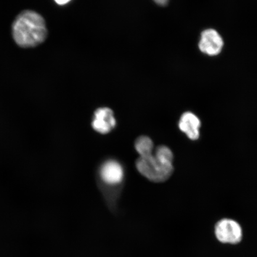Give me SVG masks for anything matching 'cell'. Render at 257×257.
Returning <instances> with one entry per match:
<instances>
[{
	"instance_id": "cell-6",
	"label": "cell",
	"mask_w": 257,
	"mask_h": 257,
	"mask_svg": "<svg viewBox=\"0 0 257 257\" xmlns=\"http://www.w3.org/2000/svg\"><path fill=\"white\" fill-rule=\"evenodd\" d=\"M201 121L199 118L191 112L182 115L179 122V127L191 140H197L200 137Z\"/></svg>"
},
{
	"instance_id": "cell-8",
	"label": "cell",
	"mask_w": 257,
	"mask_h": 257,
	"mask_svg": "<svg viewBox=\"0 0 257 257\" xmlns=\"http://www.w3.org/2000/svg\"><path fill=\"white\" fill-rule=\"evenodd\" d=\"M135 147L140 156H142L153 152L154 145L152 140L149 137L141 136L137 138Z\"/></svg>"
},
{
	"instance_id": "cell-10",
	"label": "cell",
	"mask_w": 257,
	"mask_h": 257,
	"mask_svg": "<svg viewBox=\"0 0 257 257\" xmlns=\"http://www.w3.org/2000/svg\"><path fill=\"white\" fill-rule=\"evenodd\" d=\"M168 1L169 0H154V2H155L156 4L162 6L166 5Z\"/></svg>"
},
{
	"instance_id": "cell-1",
	"label": "cell",
	"mask_w": 257,
	"mask_h": 257,
	"mask_svg": "<svg viewBox=\"0 0 257 257\" xmlns=\"http://www.w3.org/2000/svg\"><path fill=\"white\" fill-rule=\"evenodd\" d=\"M48 34L43 16L32 11L22 12L12 25V35L16 43L22 48L39 46L46 40Z\"/></svg>"
},
{
	"instance_id": "cell-4",
	"label": "cell",
	"mask_w": 257,
	"mask_h": 257,
	"mask_svg": "<svg viewBox=\"0 0 257 257\" xmlns=\"http://www.w3.org/2000/svg\"><path fill=\"white\" fill-rule=\"evenodd\" d=\"M223 45L222 38L216 30L208 29L202 32L199 43L201 52L210 56H217L222 50Z\"/></svg>"
},
{
	"instance_id": "cell-9",
	"label": "cell",
	"mask_w": 257,
	"mask_h": 257,
	"mask_svg": "<svg viewBox=\"0 0 257 257\" xmlns=\"http://www.w3.org/2000/svg\"><path fill=\"white\" fill-rule=\"evenodd\" d=\"M54 1H55L57 4L60 6H63L67 4V3L71 2L72 0H54Z\"/></svg>"
},
{
	"instance_id": "cell-3",
	"label": "cell",
	"mask_w": 257,
	"mask_h": 257,
	"mask_svg": "<svg viewBox=\"0 0 257 257\" xmlns=\"http://www.w3.org/2000/svg\"><path fill=\"white\" fill-rule=\"evenodd\" d=\"M216 234L217 239L223 243H237L242 237L239 224L230 219H223L217 223Z\"/></svg>"
},
{
	"instance_id": "cell-2",
	"label": "cell",
	"mask_w": 257,
	"mask_h": 257,
	"mask_svg": "<svg viewBox=\"0 0 257 257\" xmlns=\"http://www.w3.org/2000/svg\"><path fill=\"white\" fill-rule=\"evenodd\" d=\"M173 154L168 147H157L155 152L140 156L136 162L137 168L141 175L150 181L163 182L172 176L173 172Z\"/></svg>"
},
{
	"instance_id": "cell-5",
	"label": "cell",
	"mask_w": 257,
	"mask_h": 257,
	"mask_svg": "<svg viewBox=\"0 0 257 257\" xmlns=\"http://www.w3.org/2000/svg\"><path fill=\"white\" fill-rule=\"evenodd\" d=\"M116 124L113 112L107 107L99 108L94 112L92 126L97 133L106 134L113 130Z\"/></svg>"
},
{
	"instance_id": "cell-7",
	"label": "cell",
	"mask_w": 257,
	"mask_h": 257,
	"mask_svg": "<svg viewBox=\"0 0 257 257\" xmlns=\"http://www.w3.org/2000/svg\"><path fill=\"white\" fill-rule=\"evenodd\" d=\"M100 175L106 184H117L123 179V170L119 163L114 160H110L101 167Z\"/></svg>"
}]
</instances>
